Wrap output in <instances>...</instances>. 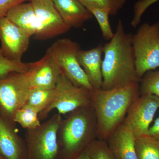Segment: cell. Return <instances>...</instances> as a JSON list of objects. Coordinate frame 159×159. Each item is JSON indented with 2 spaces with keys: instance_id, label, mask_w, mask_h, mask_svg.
<instances>
[{
  "instance_id": "6da1fadb",
  "label": "cell",
  "mask_w": 159,
  "mask_h": 159,
  "mask_svg": "<svg viewBox=\"0 0 159 159\" xmlns=\"http://www.w3.org/2000/svg\"><path fill=\"white\" fill-rule=\"evenodd\" d=\"M132 37V34L126 33L122 21L119 20L113 37L103 45L102 89H115L140 82Z\"/></svg>"
},
{
  "instance_id": "7a4b0ae2",
  "label": "cell",
  "mask_w": 159,
  "mask_h": 159,
  "mask_svg": "<svg viewBox=\"0 0 159 159\" xmlns=\"http://www.w3.org/2000/svg\"><path fill=\"white\" fill-rule=\"evenodd\" d=\"M141 95L140 82L115 89H95L91 104L97 120V139L106 141L124 122L129 110Z\"/></svg>"
},
{
  "instance_id": "3957f363",
  "label": "cell",
  "mask_w": 159,
  "mask_h": 159,
  "mask_svg": "<svg viewBox=\"0 0 159 159\" xmlns=\"http://www.w3.org/2000/svg\"><path fill=\"white\" fill-rule=\"evenodd\" d=\"M97 120L92 105L80 107L62 119L57 131L59 159H74L97 139Z\"/></svg>"
},
{
  "instance_id": "277c9868",
  "label": "cell",
  "mask_w": 159,
  "mask_h": 159,
  "mask_svg": "<svg viewBox=\"0 0 159 159\" xmlns=\"http://www.w3.org/2000/svg\"><path fill=\"white\" fill-rule=\"evenodd\" d=\"M62 119L57 113L38 127L26 130L27 159H59L57 131Z\"/></svg>"
},
{
  "instance_id": "5b68a950",
  "label": "cell",
  "mask_w": 159,
  "mask_h": 159,
  "mask_svg": "<svg viewBox=\"0 0 159 159\" xmlns=\"http://www.w3.org/2000/svg\"><path fill=\"white\" fill-rule=\"evenodd\" d=\"M132 45L140 79L148 71L159 68V22L141 25L132 34Z\"/></svg>"
},
{
  "instance_id": "8992f818",
  "label": "cell",
  "mask_w": 159,
  "mask_h": 159,
  "mask_svg": "<svg viewBox=\"0 0 159 159\" xmlns=\"http://www.w3.org/2000/svg\"><path fill=\"white\" fill-rule=\"evenodd\" d=\"M80 50L78 43L65 38L53 43L46 54L52 57L61 73L73 84L92 92L94 89L78 61L77 56Z\"/></svg>"
},
{
  "instance_id": "52a82bcc",
  "label": "cell",
  "mask_w": 159,
  "mask_h": 159,
  "mask_svg": "<svg viewBox=\"0 0 159 159\" xmlns=\"http://www.w3.org/2000/svg\"><path fill=\"white\" fill-rule=\"evenodd\" d=\"M31 89L27 73H12L0 79V112L16 123L15 114L25 104Z\"/></svg>"
},
{
  "instance_id": "ba28073f",
  "label": "cell",
  "mask_w": 159,
  "mask_h": 159,
  "mask_svg": "<svg viewBox=\"0 0 159 159\" xmlns=\"http://www.w3.org/2000/svg\"><path fill=\"white\" fill-rule=\"evenodd\" d=\"M56 97L48 107L39 114L40 120L45 119L54 109L60 115L68 114L80 107L91 104V92L84 88L76 86L62 74L55 87Z\"/></svg>"
},
{
  "instance_id": "9c48e42d",
  "label": "cell",
  "mask_w": 159,
  "mask_h": 159,
  "mask_svg": "<svg viewBox=\"0 0 159 159\" xmlns=\"http://www.w3.org/2000/svg\"><path fill=\"white\" fill-rule=\"evenodd\" d=\"M159 108V98L155 95H140L131 106L123 123L135 138L148 135L151 123Z\"/></svg>"
},
{
  "instance_id": "30bf717a",
  "label": "cell",
  "mask_w": 159,
  "mask_h": 159,
  "mask_svg": "<svg viewBox=\"0 0 159 159\" xmlns=\"http://www.w3.org/2000/svg\"><path fill=\"white\" fill-rule=\"evenodd\" d=\"M40 26L39 34L35 38L46 40L68 32L70 27L64 22L54 6L53 0H30Z\"/></svg>"
},
{
  "instance_id": "8fae6325",
  "label": "cell",
  "mask_w": 159,
  "mask_h": 159,
  "mask_svg": "<svg viewBox=\"0 0 159 159\" xmlns=\"http://www.w3.org/2000/svg\"><path fill=\"white\" fill-rule=\"evenodd\" d=\"M31 36L6 16L0 19V49L8 59L21 61Z\"/></svg>"
},
{
  "instance_id": "7c38bea8",
  "label": "cell",
  "mask_w": 159,
  "mask_h": 159,
  "mask_svg": "<svg viewBox=\"0 0 159 159\" xmlns=\"http://www.w3.org/2000/svg\"><path fill=\"white\" fill-rule=\"evenodd\" d=\"M16 123L0 112V155L5 159H27V149L15 130Z\"/></svg>"
},
{
  "instance_id": "4fadbf2b",
  "label": "cell",
  "mask_w": 159,
  "mask_h": 159,
  "mask_svg": "<svg viewBox=\"0 0 159 159\" xmlns=\"http://www.w3.org/2000/svg\"><path fill=\"white\" fill-rule=\"evenodd\" d=\"M61 72L52 57L46 54L39 60L29 63L27 74L31 88L54 89Z\"/></svg>"
},
{
  "instance_id": "5bb4252c",
  "label": "cell",
  "mask_w": 159,
  "mask_h": 159,
  "mask_svg": "<svg viewBox=\"0 0 159 159\" xmlns=\"http://www.w3.org/2000/svg\"><path fill=\"white\" fill-rule=\"evenodd\" d=\"M135 139L132 130L122 123L106 141L115 159H138Z\"/></svg>"
},
{
  "instance_id": "9a60e30c",
  "label": "cell",
  "mask_w": 159,
  "mask_h": 159,
  "mask_svg": "<svg viewBox=\"0 0 159 159\" xmlns=\"http://www.w3.org/2000/svg\"><path fill=\"white\" fill-rule=\"evenodd\" d=\"M103 52V46L100 43L90 50L84 51L80 49L77 56L80 65L86 74L94 90L102 89Z\"/></svg>"
},
{
  "instance_id": "2e32d148",
  "label": "cell",
  "mask_w": 159,
  "mask_h": 159,
  "mask_svg": "<svg viewBox=\"0 0 159 159\" xmlns=\"http://www.w3.org/2000/svg\"><path fill=\"white\" fill-rule=\"evenodd\" d=\"M61 17L71 28H78L93 15L78 0H53Z\"/></svg>"
},
{
  "instance_id": "e0dca14e",
  "label": "cell",
  "mask_w": 159,
  "mask_h": 159,
  "mask_svg": "<svg viewBox=\"0 0 159 159\" xmlns=\"http://www.w3.org/2000/svg\"><path fill=\"white\" fill-rule=\"evenodd\" d=\"M6 17L31 35L37 36L40 26L31 3L23 2L16 5L8 11Z\"/></svg>"
},
{
  "instance_id": "ac0fdd59",
  "label": "cell",
  "mask_w": 159,
  "mask_h": 159,
  "mask_svg": "<svg viewBox=\"0 0 159 159\" xmlns=\"http://www.w3.org/2000/svg\"><path fill=\"white\" fill-rule=\"evenodd\" d=\"M56 89L31 88L25 105L37 110L40 113L51 105L56 97Z\"/></svg>"
},
{
  "instance_id": "d6986e66",
  "label": "cell",
  "mask_w": 159,
  "mask_h": 159,
  "mask_svg": "<svg viewBox=\"0 0 159 159\" xmlns=\"http://www.w3.org/2000/svg\"><path fill=\"white\" fill-rule=\"evenodd\" d=\"M135 148L138 159H159V141L148 135L136 138Z\"/></svg>"
},
{
  "instance_id": "ffe728a7",
  "label": "cell",
  "mask_w": 159,
  "mask_h": 159,
  "mask_svg": "<svg viewBox=\"0 0 159 159\" xmlns=\"http://www.w3.org/2000/svg\"><path fill=\"white\" fill-rule=\"evenodd\" d=\"M39 112L35 109L25 105L16 111L15 114L14 121L24 129H32L41 125Z\"/></svg>"
},
{
  "instance_id": "44dd1931",
  "label": "cell",
  "mask_w": 159,
  "mask_h": 159,
  "mask_svg": "<svg viewBox=\"0 0 159 159\" xmlns=\"http://www.w3.org/2000/svg\"><path fill=\"white\" fill-rule=\"evenodd\" d=\"M86 9L89 8L103 9L110 15H116L123 8L126 0H78Z\"/></svg>"
},
{
  "instance_id": "7402d4cb",
  "label": "cell",
  "mask_w": 159,
  "mask_h": 159,
  "mask_svg": "<svg viewBox=\"0 0 159 159\" xmlns=\"http://www.w3.org/2000/svg\"><path fill=\"white\" fill-rule=\"evenodd\" d=\"M28 69L29 63L8 59L0 49V79L5 78L12 73H27Z\"/></svg>"
},
{
  "instance_id": "603a6c76",
  "label": "cell",
  "mask_w": 159,
  "mask_h": 159,
  "mask_svg": "<svg viewBox=\"0 0 159 159\" xmlns=\"http://www.w3.org/2000/svg\"><path fill=\"white\" fill-rule=\"evenodd\" d=\"M141 95H155L159 98V70L148 71L140 81Z\"/></svg>"
},
{
  "instance_id": "cb8c5ba5",
  "label": "cell",
  "mask_w": 159,
  "mask_h": 159,
  "mask_svg": "<svg viewBox=\"0 0 159 159\" xmlns=\"http://www.w3.org/2000/svg\"><path fill=\"white\" fill-rule=\"evenodd\" d=\"M87 9L97 19L103 38L106 40H110L113 37L114 32L110 23V14L108 11L97 8H89Z\"/></svg>"
},
{
  "instance_id": "d4e9b609",
  "label": "cell",
  "mask_w": 159,
  "mask_h": 159,
  "mask_svg": "<svg viewBox=\"0 0 159 159\" xmlns=\"http://www.w3.org/2000/svg\"><path fill=\"white\" fill-rule=\"evenodd\" d=\"M87 151L90 159H115L105 140L96 139Z\"/></svg>"
},
{
  "instance_id": "484cf974",
  "label": "cell",
  "mask_w": 159,
  "mask_h": 159,
  "mask_svg": "<svg viewBox=\"0 0 159 159\" xmlns=\"http://www.w3.org/2000/svg\"><path fill=\"white\" fill-rule=\"evenodd\" d=\"M159 0H139L135 3L134 7V14L131 21V25L134 28L138 27L142 20L144 12L152 5Z\"/></svg>"
},
{
  "instance_id": "4316f807",
  "label": "cell",
  "mask_w": 159,
  "mask_h": 159,
  "mask_svg": "<svg viewBox=\"0 0 159 159\" xmlns=\"http://www.w3.org/2000/svg\"><path fill=\"white\" fill-rule=\"evenodd\" d=\"M30 2V0H0V19L6 16L13 6L20 3Z\"/></svg>"
},
{
  "instance_id": "83f0119b",
  "label": "cell",
  "mask_w": 159,
  "mask_h": 159,
  "mask_svg": "<svg viewBox=\"0 0 159 159\" xmlns=\"http://www.w3.org/2000/svg\"><path fill=\"white\" fill-rule=\"evenodd\" d=\"M148 135L159 141V117L156 119L153 125L149 127Z\"/></svg>"
},
{
  "instance_id": "f1b7e54d",
  "label": "cell",
  "mask_w": 159,
  "mask_h": 159,
  "mask_svg": "<svg viewBox=\"0 0 159 159\" xmlns=\"http://www.w3.org/2000/svg\"><path fill=\"white\" fill-rule=\"evenodd\" d=\"M74 159H90L87 149Z\"/></svg>"
},
{
  "instance_id": "f546056e",
  "label": "cell",
  "mask_w": 159,
  "mask_h": 159,
  "mask_svg": "<svg viewBox=\"0 0 159 159\" xmlns=\"http://www.w3.org/2000/svg\"><path fill=\"white\" fill-rule=\"evenodd\" d=\"M0 159H5L3 158L2 157V156H1V155H0Z\"/></svg>"
}]
</instances>
